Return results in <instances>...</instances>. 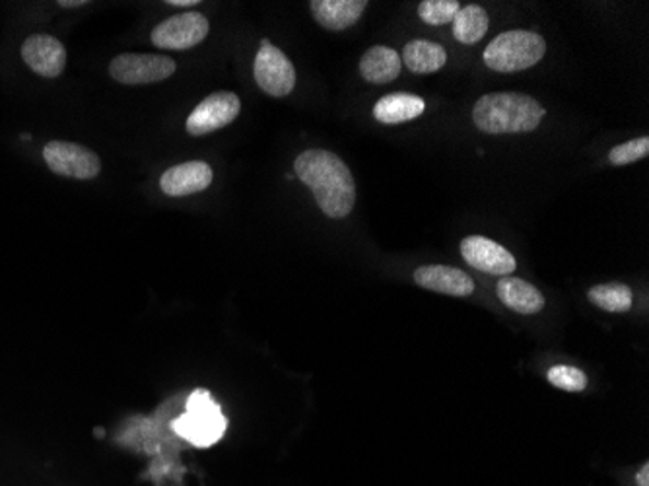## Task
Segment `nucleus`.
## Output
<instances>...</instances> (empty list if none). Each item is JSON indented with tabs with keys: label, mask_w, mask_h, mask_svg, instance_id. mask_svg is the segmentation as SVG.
<instances>
[{
	"label": "nucleus",
	"mask_w": 649,
	"mask_h": 486,
	"mask_svg": "<svg viewBox=\"0 0 649 486\" xmlns=\"http://www.w3.org/2000/svg\"><path fill=\"white\" fill-rule=\"evenodd\" d=\"M295 175L302 180L317 200L323 215L345 218L356 202V183L348 165L329 150H305L294 162Z\"/></svg>",
	"instance_id": "obj_1"
},
{
	"label": "nucleus",
	"mask_w": 649,
	"mask_h": 486,
	"mask_svg": "<svg viewBox=\"0 0 649 486\" xmlns=\"http://www.w3.org/2000/svg\"><path fill=\"white\" fill-rule=\"evenodd\" d=\"M545 107L520 92H496L480 97L473 109L476 129L486 135H518L537 129Z\"/></svg>",
	"instance_id": "obj_2"
},
{
	"label": "nucleus",
	"mask_w": 649,
	"mask_h": 486,
	"mask_svg": "<svg viewBox=\"0 0 649 486\" xmlns=\"http://www.w3.org/2000/svg\"><path fill=\"white\" fill-rule=\"evenodd\" d=\"M545 53V37L528 30H511L488 44L485 62L496 72H520L535 67Z\"/></svg>",
	"instance_id": "obj_3"
},
{
	"label": "nucleus",
	"mask_w": 649,
	"mask_h": 486,
	"mask_svg": "<svg viewBox=\"0 0 649 486\" xmlns=\"http://www.w3.org/2000/svg\"><path fill=\"white\" fill-rule=\"evenodd\" d=\"M175 435L189 440L197 448H208L218 442L225 432V420L222 410L205 390L190 393L187 410L174 420Z\"/></svg>",
	"instance_id": "obj_4"
},
{
	"label": "nucleus",
	"mask_w": 649,
	"mask_h": 486,
	"mask_svg": "<svg viewBox=\"0 0 649 486\" xmlns=\"http://www.w3.org/2000/svg\"><path fill=\"white\" fill-rule=\"evenodd\" d=\"M177 65L167 55H142V53H123L109 65V74L119 84L140 86L154 84L174 77Z\"/></svg>",
	"instance_id": "obj_5"
},
{
	"label": "nucleus",
	"mask_w": 649,
	"mask_h": 486,
	"mask_svg": "<svg viewBox=\"0 0 649 486\" xmlns=\"http://www.w3.org/2000/svg\"><path fill=\"white\" fill-rule=\"evenodd\" d=\"M253 74L260 90L273 97L288 96L295 86L294 65L269 39L260 42Z\"/></svg>",
	"instance_id": "obj_6"
},
{
	"label": "nucleus",
	"mask_w": 649,
	"mask_h": 486,
	"mask_svg": "<svg viewBox=\"0 0 649 486\" xmlns=\"http://www.w3.org/2000/svg\"><path fill=\"white\" fill-rule=\"evenodd\" d=\"M44 160L53 174L72 180H94L102 172V160L94 150L65 140L45 144Z\"/></svg>",
	"instance_id": "obj_7"
},
{
	"label": "nucleus",
	"mask_w": 649,
	"mask_h": 486,
	"mask_svg": "<svg viewBox=\"0 0 649 486\" xmlns=\"http://www.w3.org/2000/svg\"><path fill=\"white\" fill-rule=\"evenodd\" d=\"M208 20L200 12H185L160 22L152 32V44L158 49L185 51L202 44L208 35Z\"/></svg>",
	"instance_id": "obj_8"
},
{
	"label": "nucleus",
	"mask_w": 649,
	"mask_h": 486,
	"mask_svg": "<svg viewBox=\"0 0 649 486\" xmlns=\"http://www.w3.org/2000/svg\"><path fill=\"white\" fill-rule=\"evenodd\" d=\"M240 109H242V102L234 92H215L193 109V114L185 123V129L193 137H202L208 132L224 129L237 119Z\"/></svg>",
	"instance_id": "obj_9"
},
{
	"label": "nucleus",
	"mask_w": 649,
	"mask_h": 486,
	"mask_svg": "<svg viewBox=\"0 0 649 486\" xmlns=\"http://www.w3.org/2000/svg\"><path fill=\"white\" fill-rule=\"evenodd\" d=\"M461 255L473 269L496 275V277H510L518 269V261L503 245L485 235H468L461 242Z\"/></svg>",
	"instance_id": "obj_10"
},
{
	"label": "nucleus",
	"mask_w": 649,
	"mask_h": 486,
	"mask_svg": "<svg viewBox=\"0 0 649 486\" xmlns=\"http://www.w3.org/2000/svg\"><path fill=\"white\" fill-rule=\"evenodd\" d=\"M22 59L35 74L57 79L67 65V51L57 37L37 34L27 37L22 45Z\"/></svg>",
	"instance_id": "obj_11"
},
{
	"label": "nucleus",
	"mask_w": 649,
	"mask_h": 486,
	"mask_svg": "<svg viewBox=\"0 0 649 486\" xmlns=\"http://www.w3.org/2000/svg\"><path fill=\"white\" fill-rule=\"evenodd\" d=\"M415 282L438 294L467 298L475 292V280L465 270L448 265H425L415 270Z\"/></svg>",
	"instance_id": "obj_12"
},
{
	"label": "nucleus",
	"mask_w": 649,
	"mask_h": 486,
	"mask_svg": "<svg viewBox=\"0 0 649 486\" xmlns=\"http://www.w3.org/2000/svg\"><path fill=\"white\" fill-rule=\"evenodd\" d=\"M212 167L207 162H185L170 167L162 180L160 187L167 197H187L195 193L205 192L208 185L212 183Z\"/></svg>",
	"instance_id": "obj_13"
},
{
	"label": "nucleus",
	"mask_w": 649,
	"mask_h": 486,
	"mask_svg": "<svg viewBox=\"0 0 649 486\" xmlns=\"http://www.w3.org/2000/svg\"><path fill=\"white\" fill-rule=\"evenodd\" d=\"M368 2L366 0H312L310 10L317 24L329 32H343L355 26L362 16Z\"/></svg>",
	"instance_id": "obj_14"
},
{
	"label": "nucleus",
	"mask_w": 649,
	"mask_h": 486,
	"mask_svg": "<svg viewBox=\"0 0 649 486\" xmlns=\"http://www.w3.org/2000/svg\"><path fill=\"white\" fill-rule=\"evenodd\" d=\"M496 294L506 308L521 315H535L545 310V296L523 278H500L496 285Z\"/></svg>",
	"instance_id": "obj_15"
},
{
	"label": "nucleus",
	"mask_w": 649,
	"mask_h": 486,
	"mask_svg": "<svg viewBox=\"0 0 649 486\" xmlns=\"http://www.w3.org/2000/svg\"><path fill=\"white\" fill-rule=\"evenodd\" d=\"M401 55L385 45H373L360 59V74L370 84H390L401 74Z\"/></svg>",
	"instance_id": "obj_16"
},
{
	"label": "nucleus",
	"mask_w": 649,
	"mask_h": 486,
	"mask_svg": "<svg viewBox=\"0 0 649 486\" xmlns=\"http://www.w3.org/2000/svg\"><path fill=\"white\" fill-rule=\"evenodd\" d=\"M425 100L415 94L395 92L381 97L378 104L373 105V117L383 125H398V123L413 121L416 117L425 114Z\"/></svg>",
	"instance_id": "obj_17"
},
{
	"label": "nucleus",
	"mask_w": 649,
	"mask_h": 486,
	"mask_svg": "<svg viewBox=\"0 0 649 486\" xmlns=\"http://www.w3.org/2000/svg\"><path fill=\"white\" fill-rule=\"evenodd\" d=\"M401 61H405V67L415 74H432L443 69V65L448 62V53L436 42L415 39L405 45Z\"/></svg>",
	"instance_id": "obj_18"
},
{
	"label": "nucleus",
	"mask_w": 649,
	"mask_h": 486,
	"mask_svg": "<svg viewBox=\"0 0 649 486\" xmlns=\"http://www.w3.org/2000/svg\"><path fill=\"white\" fill-rule=\"evenodd\" d=\"M488 26H490L488 14L478 4L461 7L460 12L453 18V35L461 44H478L488 32Z\"/></svg>",
	"instance_id": "obj_19"
},
{
	"label": "nucleus",
	"mask_w": 649,
	"mask_h": 486,
	"mask_svg": "<svg viewBox=\"0 0 649 486\" xmlns=\"http://www.w3.org/2000/svg\"><path fill=\"white\" fill-rule=\"evenodd\" d=\"M589 302L609 313H626L634 304V294L626 285H598L588 292Z\"/></svg>",
	"instance_id": "obj_20"
},
{
	"label": "nucleus",
	"mask_w": 649,
	"mask_h": 486,
	"mask_svg": "<svg viewBox=\"0 0 649 486\" xmlns=\"http://www.w3.org/2000/svg\"><path fill=\"white\" fill-rule=\"evenodd\" d=\"M460 9L457 0H422L418 7V16L430 26H443L453 22Z\"/></svg>",
	"instance_id": "obj_21"
},
{
	"label": "nucleus",
	"mask_w": 649,
	"mask_h": 486,
	"mask_svg": "<svg viewBox=\"0 0 649 486\" xmlns=\"http://www.w3.org/2000/svg\"><path fill=\"white\" fill-rule=\"evenodd\" d=\"M546 380L558 390L570 391V393H580L588 387V375L576 366H553L546 373Z\"/></svg>",
	"instance_id": "obj_22"
},
{
	"label": "nucleus",
	"mask_w": 649,
	"mask_h": 486,
	"mask_svg": "<svg viewBox=\"0 0 649 486\" xmlns=\"http://www.w3.org/2000/svg\"><path fill=\"white\" fill-rule=\"evenodd\" d=\"M649 154V139L648 137H640V139L628 140L624 144L611 150L609 154V162L613 165H628L644 160Z\"/></svg>",
	"instance_id": "obj_23"
},
{
	"label": "nucleus",
	"mask_w": 649,
	"mask_h": 486,
	"mask_svg": "<svg viewBox=\"0 0 649 486\" xmlns=\"http://www.w3.org/2000/svg\"><path fill=\"white\" fill-rule=\"evenodd\" d=\"M638 486H649V463H644L641 470L636 473Z\"/></svg>",
	"instance_id": "obj_24"
},
{
	"label": "nucleus",
	"mask_w": 649,
	"mask_h": 486,
	"mask_svg": "<svg viewBox=\"0 0 649 486\" xmlns=\"http://www.w3.org/2000/svg\"><path fill=\"white\" fill-rule=\"evenodd\" d=\"M84 4H86V0H61V2H59L61 9H80V7H84Z\"/></svg>",
	"instance_id": "obj_25"
},
{
	"label": "nucleus",
	"mask_w": 649,
	"mask_h": 486,
	"mask_svg": "<svg viewBox=\"0 0 649 486\" xmlns=\"http://www.w3.org/2000/svg\"><path fill=\"white\" fill-rule=\"evenodd\" d=\"M170 7H197L199 0H167Z\"/></svg>",
	"instance_id": "obj_26"
}]
</instances>
